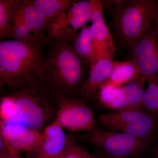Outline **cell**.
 Listing matches in <instances>:
<instances>
[{
  "label": "cell",
  "instance_id": "13",
  "mask_svg": "<svg viewBox=\"0 0 158 158\" xmlns=\"http://www.w3.org/2000/svg\"><path fill=\"white\" fill-rule=\"evenodd\" d=\"M115 62L113 58L103 57L97 60L90 67L80 93L83 100L86 102L96 98L99 89L110 77Z\"/></svg>",
  "mask_w": 158,
  "mask_h": 158
},
{
  "label": "cell",
  "instance_id": "24",
  "mask_svg": "<svg viewBox=\"0 0 158 158\" xmlns=\"http://www.w3.org/2000/svg\"><path fill=\"white\" fill-rule=\"evenodd\" d=\"M100 158L99 156H93L89 154L88 153L86 152H85V156H84V158Z\"/></svg>",
  "mask_w": 158,
  "mask_h": 158
},
{
  "label": "cell",
  "instance_id": "11",
  "mask_svg": "<svg viewBox=\"0 0 158 158\" xmlns=\"http://www.w3.org/2000/svg\"><path fill=\"white\" fill-rule=\"evenodd\" d=\"M64 129L56 120L48 125L40 134L39 144L34 158H54L65 152L69 141ZM29 156V155H28Z\"/></svg>",
  "mask_w": 158,
  "mask_h": 158
},
{
  "label": "cell",
  "instance_id": "5",
  "mask_svg": "<svg viewBox=\"0 0 158 158\" xmlns=\"http://www.w3.org/2000/svg\"><path fill=\"white\" fill-rule=\"evenodd\" d=\"M79 138L98 148L99 152L111 158H140L154 142L122 132L94 128Z\"/></svg>",
  "mask_w": 158,
  "mask_h": 158
},
{
  "label": "cell",
  "instance_id": "12",
  "mask_svg": "<svg viewBox=\"0 0 158 158\" xmlns=\"http://www.w3.org/2000/svg\"><path fill=\"white\" fill-rule=\"evenodd\" d=\"M93 4L90 21L94 31L95 62L103 57L114 58L116 49L113 38L105 22L102 2L93 0Z\"/></svg>",
  "mask_w": 158,
  "mask_h": 158
},
{
  "label": "cell",
  "instance_id": "17",
  "mask_svg": "<svg viewBox=\"0 0 158 158\" xmlns=\"http://www.w3.org/2000/svg\"><path fill=\"white\" fill-rule=\"evenodd\" d=\"M31 3L49 21L66 12L72 2L68 0H32Z\"/></svg>",
  "mask_w": 158,
  "mask_h": 158
},
{
  "label": "cell",
  "instance_id": "27",
  "mask_svg": "<svg viewBox=\"0 0 158 158\" xmlns=\"http://www.w3.org/2000/svg\"><path fill=\"white\" fill-rule=\"evenodd\" d=\"M98 156L100 158H111L110 157L108 156L102 154L99 152Z\"/></svg>",
  "mask_w": 158,
  "mask_h": 158
},
{
  "label": "cell",
  "instance_id": "23",
  "mask_svg": "<svg viewBox=\"0 0 158 158\" xmlns=\"http://www.w3.org/2000/svg\"><path fill=\"white\" fill-rule=\"evenodd\" d=\"M157 142L154 143L150 150L151 151L152 156L153 158H158V136Z\"/></svg>",
  "mask_w": 158,
  "mask_h": 158
},
{
  "label": "cell",
  "instance_id": "16",
  "mask_svg": "<svg viewBox=\"0 0 158 158\" xmlns=\"http://www.w3.org/2000/svg\"><path fill=\"white\" fill-rule=\"evenodd\" d=\"M145 77L141 76L138 80L121 87L120 94L117 100L108 110L117 111L135 109V95L140 88L144 87Z\"/></svg>",
  "mask_w": 158,
  "mask_h": 158
},
{
  "label": "cell",
  "instance_id": "3",
  "mask_svg": "<svg viewBox=\"0 0 158 158\" xmlns=\"http://www.w3.org/2000/svg\"><path fill=\"white\" fill-rule=\"evenodd\" d=\"M10 94L18 107L21 123L41 134L55 121L58 110L56 95L37 80Z\"/></svg>",
  "mask_w": 158,
  "mask_h": 158
},
{
  "label": "cell",
  "instance_id": "8",
  "mask_svg": "<svg viewBox=\"0 0 158 158\" xmlns=\"http://www.w3.org/2000/svg\"><path fill=\"white\" fill-rule=\"evenodd\" d=\"M55 93L58 104L55 120L64 129L71 132H88L94 128V114L85 101L63 94Z\"/></svg>",
  "mask_w": 158,
  "mask_h": 158
},
{
  "label": "cell",
  "instance_id": "6",
  "mask_svg": "<svg viewBox=\"0 0 158 158\" xmlns=\"http://www.w3.org/2000/svg\"><path fill=\"white\" fill-rule=\"evenodd\" d=\"M102 125L112 131L127 133L155 142L158 136V120L142 109L111 111L99 116Z\"/></svg>",
  "mask_w": 158,
  "mask_h": 158
},
{
  "label": "cell",
  "instance_id": "22",
  "mask_svg": "<svg viewBox=\"0 0 158 158\" xmlns=\"http://www.w3.org/2000/svg\"><path fill=\"white\" fill-rule=\"evenodd\" d=\"M155 14L154 17V28L158 37V1H154Z\"/></svg>",
  "mask_w": 158,
  "mask_h": 158
},
{
  "label": "cell",
  "instance_id": "19",
  "mask_svg": "<svg viewBox=\"0 0 158 158\" xmlns=\"http://www.w3.org/2000/svg\"><path fill=\"white\" fill-rule=\"evenodd\" d=\"M0 116L1 121L3 122L21 123L17 105L14 98L9 94L1 99Z\"/></svg>",
  "mask_w": 158,
  "mask_h": 158
},
{
  "label": "cell",
  "instance_id": "26",
  "mask_svg": "<svg viewBox=\"0 0 158 158\" xmlns=\"http://www.w3.org/2000/svg\"><path fill=\"white\" fill-rule=\"evenodd\" d=\"M65 150H66V149H65ZM65 152H63V153L62 154H61V155L58 156L54 158H64V157H65ZM27 158H34L33 157L31 156H28Z\"/></svg>",
  "mask_w": 158,
  "mask_h": 158
},
{
  "label": "cell",
  "instance_id": "10",
  "mask_svg": "<svg viewBox=\"0 0 158 158\" xmlns=\"http://www.w3.org/2000/svg\"><path fill=\"white\" fill-rule=\"evenodd\" d=\"M0 136L6 143L9 155L20 157L19 153L31 155L36 152L40 133L20 123L0 122Z\"/></svg>",
  "mask_w": 158,
  "mask_h": 158
},
{
  "label": "cell",
  "instance_id": "21",
  "mask_svg": "<svg viewBox=\"0 0 158 158\" xmlns=\"http://www.w3.org/2000/svg\"><path fill=\"white\" fill-rule=\"evenodd\" d=\"M86 151L76 144V139L69 141L66 150L64 158H83Z\"/></svg>",
  "mask_w": 158,
  "mask_h": 158
},
{
  "label": "cell",
  "instance_id": "18",
  "mask_svg": "<svg viewBox=\"0 0 158 158\" xmlns=\"http://www.w3.org/2000/svg\"><path fill=\"white\" fill-rule=\"evenodd\" d=\"M146 78L148 86L144 91L141 109L158 120V75Z\"/></svg>",
  "mask_w": 158,
  "mask_h": 158
},
{
  "label": "cell",
  "instance_id": "4",
  "mask_svg": "<svg viewBox=\"0 0 158 158\" xmlns=\"http://www.w3.org/2000/svg\"><path fill=\"white\" fill-rule=\"evenodd\" d=\"M154 14V1H125L114 12L113 28L119 42L129 47L152 27Z\"/></svg>",
  "mask_w": 158,
  "mask_h": 158
},
{
  "label": "cell",
  "instance_id": "20",
  "mask_svg": "<svg viewBox=\"0 0 158 158\" xmlns=\"http://www.w3.org/2000/svg\"><path fill=\"white\" fill-rule=\"evenodd\" d=\"M121 87L102 85L99 89L96 98L103 107L109 109L119 96Z\"/></svg>",
  "mask_w": 158,
  "mask_h": 158
},
{
  "label": "cell",
  "instance_id": "25",
  "mask_svg": "<svg viewBox=\"0 0 158 158\" xmlns=\"http://www.w3.org/2000/svg\"><path fill=\"white\" fill-rule=\"evenodd\" d=\"M0 158H21L18 157L13 156L10 155H6L0 156Z\"/></svg>",
  "mask_w": 158,
  "mask_h": 158
},
{
  "label": "cell",
  "instance_id": "14",
  "mask_svg": "<svg viewBox=\"0 0 158 158\" xmlns=\"http://www.w3.org/2000/svg\"><path fill=\"white\" fill-rule=\"evenodd\" d=\"M141 76L137 65L130 59L123 62L115 61L110 77L103 85L122 87Z\"/></svg>",
  "mask_w": 158,
  "mask_h": 158
},
{
  "label": "cell",
  "instance_id": "1",
  "mask_svg": "<svg viewBox=\"0 0 158 158\" xmlns=\"http://www.w3.org/2000/svg\"><path fill=\"white\" fill-rule=\"evenodd\" d=\"M45 42L10 40L0 43V86L15 89L42 80L45 71Z\"/></svg>",
  "mask_w": 158,
  "mask_h": 158
},
{
  "label": "cell",
  "instance_id": "7",
  "mask_svg": "<svg viewBox=\"0 0 158 158\" xmlns=\"http://www.w3.org/2000/svg\"><path fill=\"white\" fill-rule=\"evenodd\" d=\"M48 22L31 1H22L15 8L11 21L1 37L45 42Z\"/></svg>",
  "mask_w": 158,
  "mask_h": 158
},
{
  "label": "cell",
  "instance_id": "9",
  "mask_svg": "<svg viewBox=\"0 0 158 158\" xmlns=\"http://www.w3.org/2000/svg\"><path fill=\"white\" fill-rule=\"evenodd\" d=\"M131 59L141 76L158 75V37L152 26L129 47Z\"/></svg>",
  "mask_w": 158,
  "mask_h": 158
},
{
  "label": "cell",
  "instance_id": "15",
  "mask_svg": "<svg viewBox=\"0 0 158 158\" xmlns=\"http://www.w3.org/2000/svg\"><path fill=\"white\" fill-rule=\"evenodd\" d=\"M74 48L90 67L95 61L94 34L92 26H85L73 38Z\"/></svg>",
  "mask_w": 158,
  "mask_h": 158
},
{
  "label": "cell",
  "instance_id": "2",
  "mask_svg": "<svg viewBox=\"0 0 158 158\" xmlns=\"http://www.w3.org/2000/svg\"><path fill=\"white\" fill-rule=\"evenodd\" d=\"M70 40H56L45 58V71L41 81L51 90L74 97L81 93L86 81L87 63L77 53Z\"/></svg>",
  "mask_w": 158,
  "mask_h": 158
}]
</instances>
